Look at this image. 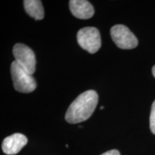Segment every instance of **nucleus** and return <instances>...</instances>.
Here are the masks:
<instances>
[{
	"label": "nucleus",
	"mask_w": 155,
	"mask_h": 155,
	"mask_svg": "<svg viewBox=\"0 0 155 155\" xmlns=\"http://www.w3.org/2000/svg\"><path fill=\"white\" fill-rule=\"evenodd\" d=\"M98 101L96 91L89 90L79 95L70 105L65 120L70 124H78L88 119L96 109Z\"/></svg>",
	"instance_id": "nucleus-1"
},
{
	"label": "nucleus",
	"mask_w": 155,
	"mask_h": 155,
	"mask_svg": "<svg viewBox=\"0 0 155 155\" xmlns=\"http://www.w3.org/2000/svg\"><path fill=\"white\" fill-rule=\"evenodd\" d=\"M11 75L15 89L20 93H30L34 91L37 83L32 75L27 72L16 61L11 64Z\"/></svg>",
	"instance_id": "nucleus-2"
},
{
	"label": "nucleus",
	"mask_w": 155,
	"mask_h": 155,
	"mask_svg": "<svg viewBox=\"0 0 155 155\" xmlns=\"http://www.w3.org/2000/svg\"><path fill=\"white\" fill-rule=\"evenodd\" d=\"M77 40L79 45L89 53H96L101 46V39L98 30L94 27H87L78 32Z\"/></svg>",
	"instance_id": "nucleus-3"
},
{
	"label": "nucleus",
	"mask_w": 155,
	"mask_h": 155,
	"mask_svg": "<svg viewBox=\"0 0 155 155\" xmlns=\"http://www.w3.org/2000/svg\"><path fill=\"white\" fill-rule=\"evenodd\" d=\"M111 36L117 47L121 49L130 50L138 45L137 37L124 25H116L112 27Z\"/></svg>",
	"instance_id": "nucleus-4"
},
{
	"label": "nucleus",
	"mask_w": 155,
	"mask_h": 155,
	"mask_svg": "<svg viewBox=\"0 0 155 155\" xmlns=\"http://www.w3.org/2000/svg\"><path fill=\"white\" fill-rule=\"evenodd\" d=\"M13 55L15 61L28 73L32 75L35 71V55L32 49L22 43H17L13 48Z\"/></svg>",
	"instance_id": "nucleus-5"
},
{
	"label": "nucleus",
	"mask_w": 155,
	"mask_h": 155,
	"mask_svg": "<svg viewBox=\"0 0 155 155\" xmlns=\"http://www.w3.org/2000/svg\"><path fill=\"white\" fill-rule=\"evenodd\" d=\"M27 144L28 138L22 134L16 133L4 139L2 148L6 154L13 155L20 152Z\"/></svg>",
	"instance_id": "nucleus-6"
},
{
	"label": "nucleus",
	"mask_w": 155,
	"mask_h": 155,
	"mask_svg": "<svg viewBox=\"0 0 155 155\" xmlns=\"http://www.w3.org/2000/svg\"><path fill=\"white\" fill-rule=\"evenodd\" d=\"M69 7L73 16L78 19H88L94 15V7L86 0H71Z\"/></svg>",
	"instance_id": "nucleus-7"
},
{
	"label": "nucleus",
	"mask_w": 155,
	"mask_h": 155,
	"mask_svg": "<svg viewBox=\"0 0 155 155\" xmlns=\"http://www.w3.org/2000/svg\"><path fill=\"white\" fill-rule=\"evenodd\" d=\"M24 7L26 12L36 20L44 18V9L40 0H25Z\"/></svg>",
	"instance_id": "nucleus-8"
},
{
	"label": "nucleus",
	"mask_w": 155,
	"mask_h": 155,
	"mask_svg": "<svg viewBox=\"0 0 155 155\" xmlns=\"http://www.w3.org/2000/svg\"><path fill=\"white\" fill-rule=\"evenodd\" d=\"M150 126L151 131L155 134V101L153 102L151 109L150 118Z\"/></svg>",
	"instance_id": "nucleus-9"
},
{
	"label": "nucleus",
	"mask_w": 155,
	"mask_h": 155,
	"mask_svg": "<svg viewBox=\"0 0 155 155\" xmlns=\"http://www.w3.org/2000/svg\"><path fill=\"white\" fill-rule=\"evenodd\" d=\"M101 155H121V154H120V152L118 150H112L108 151V152H104V154H102Z\"/></svg>",
	"instance_id": "nucleus-10"
},
{
	"label": "nucleus",
	"mask_w": 155,
	"mask_h": 155,
	"mask_svg": "<svg viewBox=\"0 0 155 155\" xmlns=\"http://www.w3.org/2000/svg\"><path fill=\"white\" fill-rule=\"evenodd\" d=\"M152 74L155 78V65H154V66H153V68H152Z\"/></svg>",
	"instance_id": "nucleus-11"
},
{
	"label": "nucleus",
	"mask_w": 155,
	"mask_h": 155,
	"mask_svg": "<svg viewBox=\"0 0 155 155\" xmlns=\"http://www.w3.org/2000/svg\"><path fill=\"white\" fill-rule=\"evenodd\" d=\"M104 106H101V109H104Z\"/></svg>",
	"instance_id": "nucleus-12"
}]
</instances>
